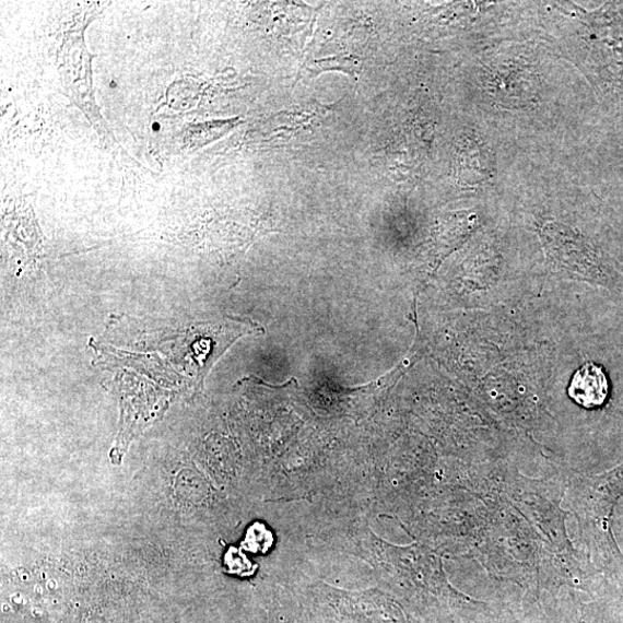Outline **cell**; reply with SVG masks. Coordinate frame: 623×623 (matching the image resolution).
Listing matches in <instances>:
<instances>
[{
	"mask_svg": "<svg viewBox=\"0 0 623 623\" xmlns=\"http://www.w3.org/2000/svg\"><path fill=\"white\" fill-rule=\"evenodd\" d=\"M609 390L607 373L595 363H587L577 369L568 388L569 397L587 409L604 404L609 398Z\"/></svg>",
	"mask_w": 623,
	"mask_h": 623,
	"instance_id": "obj_1",
	"label": "cell"
},
{
	"mask_svg": "<svg viewBox=\"0 0 623 623\" xmlns=\"http://www.w3.org/2000/svg\"><path fill=\"white\" fill-rule=\"evenodd\" d=\"M361 69V61L350 55H340L324 59H316L308 66L307 71L312 77H317L328 71L344 72L353 78H356Z\"/></svg>",
	"mask_w": 623,
	"mask_h": 623,
	"instance_id": "obj_2",
	"label": "cell"
},
{
	"mask_svg": "<svg viewBox=\"0 0 623 623\" xmlns=\"http://www.w3.org/2000/svg\"><path fill=\"white\" fill-rule=\"evenodd\" d=\"M157 125H158V124H155V127H154V129H155V130H158V127H157Z\"/></svg>",
	"mask_w": 623,
	"mask_h": 623,
	"instance_id": "obj_3",
	"label": "cell"
}]
</instances>
